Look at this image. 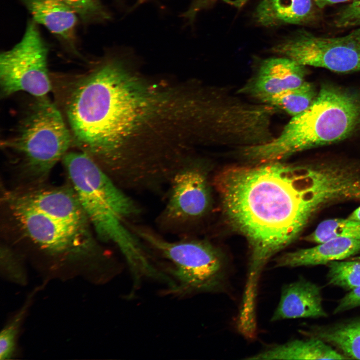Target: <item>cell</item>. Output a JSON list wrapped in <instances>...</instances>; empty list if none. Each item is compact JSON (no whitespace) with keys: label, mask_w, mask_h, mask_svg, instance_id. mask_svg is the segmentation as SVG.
I'll use <instances>...</instances> for the list:
<instances>
[{"label":"cell","mask_w":360,"mask_h":360,"mask_svg":"<svg viewBox=\"0 0 360 360\" xmlns=\"http://www.w3.org/2000/svg\"><path fill=\"white\" fill-rule=\"evenodd\" d=\"M226 214L250 247L244 293L258 294L266 264L322 210L360 200V176L345 160L236 166L214 180Z\"/></svg>","instance_id":"6da1fadb"},{"label":"cell","mask_w":360,"mask_h":360,"mask_svg":"<svg viewBox=\"0 0 360 360\" xmlns=\"http://www.w3.org/2000/svg\"><path fill=\"white\" fill-rule=\"evenodd\" d=\"M150 92L110 60L79 80L68 96L73 143L116 182L132 172L124 144L153 112L156 99Z\"/></svg>","instance_id":"7a4b0ae2"},{"label":"cell","mask_w":360,"mask_h":360,"mask_svg":"<svg viewBox=\"0 0 360 360\" xmlns=\"http://www.w3.org/2000/svg\"><path fill=\"white\" fill-rule=\"evenodd\" d=\"M4 208L16 230L60 264L102 272L110 262L94 241L90 223L70 184H43L5 192Z\"/></svg>","instance_id":"3957f363"},{"label":"cell","mask_w":360,"mask_h":360,"mask_svg":"<svg viewBox=\"0 0 360 360\" xmlns=\"http://www.w3.org/2000/svg\"><path fill=\"white\" fill-rule=\"evenodd\" d=\"M62 160L69 184L100 239L116 245L132 274L147 272L150 254L125 224L140 214L138 206L86 154L68 152Z\"/></svg>","instance_id":"277c9868"},{"label":"cell","mask_w":360,"mask_h":360,"mask_svg":"<svg viewBox=\"0 0 360 360\" xmlns=\"http://www.w3.org/2000/svg\"><path fill=\"white\" fill-rule=\"evenodd\" d=\"M360 130V92L324 84L313 104L292 117L280 135L244 150L248 159L264 163L344 140Z\"/></svg>","instance_id":"5b68a950"},{"label":"cell","mask_w":360,"mask_h":360,"mask_svg":"<svg viewBox=\"0 0 360 360\" xmlns=\"http://www.w3.org/2000/svg\"><path fill=\"white\" fill-rule=\"evenodd\" d=\"M72 143L61 112L44 96L36 98L4 146L14 158L16 175L29 187L44 184Z\"/></svg>","instance_id":"8992f818"},{"label":"cell","mask_w":360,"mask_h":360,"mask_svg":"<svg viewBox=\"0 0 360 360\" xmlns=\"http://www.w3.org/2000/svg\"><path fill=\"white\" fill-rule=\"evenodd\" d=\"M132 230L164 260L165 264L160 266L171 283L167 294L185 298L224 290L227 264L222 254L210 244L188 238L170 242L146 228Z\"/></svg>","instance_id":"52a82bcc"},{"label":"cell","mask_w":360,"mask_h":360,"mask_svg":"<svg viewBox=\"0 0 360 360\" xmlns=\"http://www.w3.org/2000/svg\"><path fill=\"white\" fill-rule=\"evenodd\" d=\"M270 52L306 66L338 73L360 71V27L347 35L324 37L299 30L276 41Z\"/></svg>","instance_id":"ba28073f"},{"label":"cell","mask_w":360,"mask_h":360,"mask_svg":"<svg viewBox=\"0 0 360 360\" xmlns=\"http://www.w3.org/2000/svg\"><path fill=\"white\" fill-rule=\"evenodd\" d=\"M48 54L36 22L29 21L21 40L0 54L2 96L26 92L36 98L46 96L52 90Z\"/></svg>","instance_id":"9c48e42d"},{"label":"cell","mask_w":360,"mask_h":360,"mask_svg":"<svg viewBox=\"0 0 360 360\" xmlns=\"http://www.w3.org/2000/svg\"><path fill=\"white\" fill-rule=\"evenodd\" d=\"M170 184L168 200L159 224L168 232L188 233L190 227L207 213L210 206L206 176L198 167L184 164Z\"/></svg>","instance_id":"30bf717a"},{"label":"cell","mask_w":360,"mask_h":360,"mask_svg":"<svg viewBox=\"0 0 360 360\" xmlns=\"http://www.w3.org/2000/svg\"><path fill=\"white\" fill-rule=\"evenodd\" d=\"M306 68L284 56L267 58L261 62L241 92L260 102L266 97L298 88L306 82Z\"/></svg>","instance_id":"8fae6325"},{"label":"cell","mask_w":360,"mask_h":360,"mask_svg":"<svg viewBox=\"0 0 360 360\" xmlns=\"http://www.w3.org/2000/svg\"><path fill=\"white\" fill-rule=\"evenodd\" d=\"M322 289L317 284L300 279L282 288L278 304L271 321L328 316L323 306Z\"/></svg>","instance_id":"7c38bea8"},{"label":"cell","mask_w":360,"mask_h":360,"mask_svg":"<svg viewBox=\"0 0 360 360\" xmlns=\"http://www.w3.org/2000/svg\"><path fill=\"white\" fill-rule=\"evenodd\" d=\"M360 254V240L335 238L306 248L288 252L278 257L276 268H296L327 265Z\"/></svg>","instance_id":"4fadbf2b"},{"label":"cell","mask_w":360,"mask_h":360,"mask_svg":"<svg viewBox=\"0 0 360 360\" xmlns=\"http://www.w3.org/2000/svg\"><path fill=\"white\" fill-rule=\"evenodd\" d=\"M312 0H260L252 18L256 25L265 28L304 25L316 18Z\"/></svg>","instance_id":"5bb4252c"},{"label":"cell","mask_w":360,"mask_h":360,"mask_svg":"<svg viewBox=\"0 0 360 360\" xmlns=\"http://www.w3.org/2000/svg\"><path fill=\"white\" fill-rule=\"evenodd\" d=\"M34 20L76 50V28L78 16L62 0H22Z\"/></svg>","instance_id":"9a60e30c"},{"label":"cell","mask_w":360,"mask_h":360,"mask_svg":"<svg viewBox=\"0 0 360 360\" xmlns=\"http://www.w3.org/2000/svg\"><path fill=\"white\" fill-rule=\"evenodd\" d=\"M249 360H348L324 341L312 336L272 346Z\"/></svg>","instance_id":"2e32d148"},{"label":"cell","mask_w":360,"mask_h":360,"mask_svg":"<svg viewBox=\"0 0 360 360\" xmlns=\"http://www.w3.org/2000/svg\"><path fill=\"white\" fill-rule=\"evenodd\" d=\"M304 333L324 341L348 360H360V318L331 325L316 326Z\"/></svg>","instance_id":"e0dca14e"},{"label":"cell","mask_w":360,"mask_h":360,"mask_svg":"<svg viewBox=\"0 0 360 360\" xmlns=\"http://www.w3.org/2000/svg\"><path fill=\"white\" fill-rule=\"evenodd\" d=\"M318 94L314 86L306 82L298 88L266 97L260 102L294 117L307 110L316 100Z\"/></svg>","instance_id":"ac0fdd59"},{"label":"cell","mask_w":360,"mask_h":360,"mask_svg":"<svg viewBox=\"0 0 360 360\" xmlns=\"http://www.w3.org/2000/svg\"><path fill=\"white\" fill-rule=\"evenodd\" d=\"M338 238L360 240V220L348 218L325 220L306 238V240L318 244Z\"/></svg>","instance_id":"d6986e66"},{"label":"cell","mask_w":360,"mask_h":360,"mask_svg":"<svg viewBox=\"0 0 360 360\" xmlns=\"http://www.w3.org/2000/svg\"><path fill=\"white\" fill-rule=\"evenodd\" d=\"M327 280L332 286L350 291L360 286V261L352 258L326 265Z\"/></svg>","instance_id":"ffe728a7"},{"label":"cell","mask_w":360,"mask_h":360,"mask_svg":"<svg viewBox=\"0 0 360 360\" xmlns=\"http://www.w3.org/2000/svg\"><path fill=\"white\" fill-rule=\"evenodd\" d=\"M32 294L22 309L11 322L4 328L0 335V359L9 360L14 356L16 350V342L20 327L32 300Z\"/></svg>","instance_id":"44dd1931"},{"label":"cell","mask_w":360,"mask_h":360,"mask_svg":"<svg viewBox=\"0 0 360 360\" xmlns=\"http://www.w3.org/2000/svg\"><path fill=\"white\" fill-rule=\"evenodd\" d=\"M0 268L8 280L20 284L26 283V273L20 256L6 245L0 247Z\"/></svg>","instance_id":"7402d4cb"},{"label":"cell","mask_w":360,"mask_h":360,"mask_svg":"<svg viewBox=\"0 0 360 360\" xmlns=\"http://www.w3.org/2000/svg\"><path fill=\"white\" fill-rule=\"evenodd\" d=\"M85 22L108 20L110 16L100 0H62Z\"/></svg>","instance_id":"603a6c76"},{"label":"cell","mask_w":360,"mask_h":360,"mask_svg":"<svg viewBox=\"0 0 360 360\" xmlns=\"http://www.w3.org/2000/svg\"><path fill=\"white\" fill-rule=\"evenodd\" d=\"M340 28L360 27V0H356L342 9L334 20Z\"/></svg>","instance_id":"cb8c5ba5"},{"label":"cell","mask_w":360,"mask_h":360,"mask_svg":"<svg viewBox=\"0 0 360 360\" xmlns=\"http://www.w3.org/2000/svg\"><path fill=\"white\" fill-rule=\"evenodd\" d=\"M360 307V286L352 290L342 298L334 310L337 314Z\"/></svg>","instance_id":"d4e9b609"},{"label":"cell","mask_w":360,"mask_h":360,"mask_svg":"<svg viewBox=\"0 0 360 360\" xmlns=\"http://www.w3.org/2000/svg\"><path fill=\"white\" fill-rule=\"evenodd\" d=\"M220 0H191L188 9L182 16L190 22H193L198 15L204 10L212 8Z\"/></svg>","instance_id":"484cf974"},{"label":"cell","mask_w":360,"mask_h":360,"mask_svg":"<svg viewBox=\"0 0 360 360\" xmlns=\"http://www.w3.org/2000/svg\"><path fill=\"white\" fill-rule=\"evenodd\" d=\"M356 0H312L318 8H324L328 6L348 2H354Z\"/></svg>","instance_id":"4316f807"},{"label":"cell","mask_w":360,"mask_h":360,"mask_svg":"<svg viewBox=\"0 0 360 360\" xmlns=\"http://www.w3.org/2000/svg\"><path fill=\"white\" fill-rule=\"evenodd\" d=\"M348 218L360 220V206L356 209L348 216Z\"/></svg>","instance_id":"83f0119b"},{"label":"cell","mask_w":360,"mask_h":360,"mask_svg":"<svg viewBox=\"0 0 360 360\" xmlns=\"http://www.w3.org/2000/svg\"><path fill=\"white\" fill-rule=\"evenodd\" d=\"M249 0H234L232 2H231V4L232 3L234 6H237L238 8H242L245 4H246Z\"/></svg>","instance_id":"f1b7e54d"},{"label":"cell","mask_w":360,"mask_h":360,"mask_svg":"<svg viewBox=\"0 0 360 360\" xmlns=\"http://www.w3.org/2000/svg\"><path fill=\"white\" fill-rule=\"evenodd\" d=\"M148 0H138V2H136V4L134 6V8H136L140 5L144 4L146 2L148 1Z\"/></svg>","instance_id":"f546056e"},{"label":"cell","mask_w":360,"mask_h":360,"mask_svg":"<svg viewBox=\"0 0 360 360\" xmlns=\"http://www.w3.org/2000/svg\"><path fill=\"white\" fill-rule=\"evenodd\" d=\"M352 258L360 261V256H356L352 257Z\"/></svg>","instance_id":"4dcf8cb0"}]
</instances>
